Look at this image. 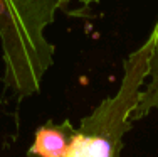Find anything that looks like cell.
<instances>
[{"instance_id": "cell-1", "label": "cell", "mask_w": 158, "mask_h": 157, "mask_svg": "<svg viewBox=\"0 0 158 157\" xmlns=\"http://www.w3.org/2000/svg\"><path fill=\"white\" fill-rule=\"evenodd\" d=\"M101 0H0V49L3 83L12 96L39 91L54 61L46 32L56 14L82 17Z\"/></svg>"}, {"instance_id": "cell-2", "label": "cell", "mask_w": 158, "mask_h": 157, "mask_svg": "<svg viewBox=\"0 0 158 157\" xmlns=\"http://www.w3.org/2000/svg\"><path fill=\"white\" fill-rule=\"evenodd\" d=\"M62 157H119L116 144L103 133H74Z\"/></svg>"}, {"instance_id": "cell-3", "label": "cell", "mask_w": 158, "mask_h": 157, "mask_svg": "<svg viewBox=\"0 0 158 157\" xmlns=\"http://www.w3.org/2000/svg\"><path fill=\"white\" fill-rule=\"evenodd\" d=\"M67 144L61 132L57 130L42 129L37 132L35 145L31 149L34 154H39L42 157H62Z\"/></svg>"}, {"instance_id": "cell-4", "label": "cell", "mask_w": 158, "mask_h": 157, "mask_svg": "<svg viewBox=\"0 0 158 157\" xmlns=\"http://www.w3.org/2000/svg\"><path fill=\"white\" fill-rule=\"evenodd\" d=\"M27 157H42V155H39V154H34V152L31 150V152L27 154Z\"/></svg>"}]
</instances>
